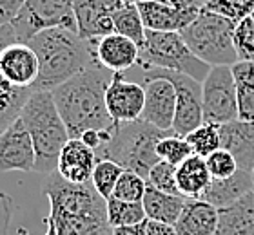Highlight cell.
<instances>
[{
  "instance_id": "obj_21",
  "label": "cell",
  "mask_w": 254,
  "mask_h": 235,
  "mask_svg": "<svg viewBox=\"0 0 254 235\" xmlns=\"http://www.w3.org/2000/svg\"><path fill=\"white\" fill-rule=\"evenodd\" d=\"M214 235H254V188L233 204L218 208Z\"/></svg>"
},
{
  "instance_id": "obj_40",
  "label": "cell",
  "mask_w": 254,
  "mask_h": 235,
  "mask_svg": "<svg viewBox=\"0 0 254 235\" xmlns=\"http://www.w3.org/2000/svg\"><path fill=\"white\" fill-rule=\"evenodd\" d=\"M13 42H18L15 27L11 26V22H0V51Z\"/></svg>"
},
{
  "instance_id": "obj_15",
  "label": "cell",
  "mask_w": 254,
  "mask_h": 235,
  "mask_svg": "<svg viewBox=\"0 0 254 235\" xmlns=\"http://www.w3.org/2000/svg\"><path fill=\"white\" fill-rule=\"evenodd\" d=\"M40 63L27 42H13L0 51V73L15 87L31 89L38 78Z\"/></svg>"
},
{
  "instance_id": "obj_43",
  "label": "cell",
  "mask_w": 254,
  "mask_h": 235,
  "mask_svg": "<svg viewBox=\"0 0 254 235\" xmlns=\"http://www.w3.org/2000/svg\"><path fill=\"white\" fill-rule=\"evenodd\" d=\"M158 2H162V4H165V5H171V7H176V9H184V11H194L201 7L196 0H158Z\"/></svg>"
},
{
  "instance_id": "obj_29",
  "label": "cell",
  "mask_w": 254,
  "mask_h": 235,
  "mask_svg": "<svg viewBox=\"0 0 254 235\" xmlns=\"http://www.w3.org/2000/svg\"><path fill=\"white\" fill-rule=\"evenodd\" d=\"M107 203V221L111 228L118 226H129L136 225L147 219L145 210H143L142 201H122L117 197L106 199Z\"/></svg>"
},
{
  "instance_id": "obj_31",
  "label": "cell",
  "mask_w": 254,
  "mask_h": 235,
  "mask_svg": "<svg viewBox=\"0 0 254 235\" xmlns=\"http://www.w3.org/2000/svg\"><path fill=\"white\" fill-rule=\"evenodd\" d=\"M187 141H189L192 154L201 157H207L214 150H218L222 146V136H220V125L218 123H209L203 121L200 127H196L194 131L187 134Z\"/></svg>"
},
{
  "instance_id": "obj_14",
  "label": "cell",
  "mask_w": 254,
  "mask_h": 235,
  "mask_svg": "<svg viewBox=\"0 0 254 235\" xmlns=\"http://www.w3.org/2000/svg\"><path fill=\"white\" fill-rule=\"evenodd\" d=\"M120 5V0H74L76 33L84 40H95L115 33L113 15Z\"/></svg>"
},
{
  "instance_id": "obj_10",
  "label": "cell",
  "mask_w": 254,
  "mask_h": 235,
  "mask_svg": "<svg viewBox=\"0 0 254 235\" xmlns=\"http://www.w3.org/2000/svg\"><path fill=\"white\" fill-rule=\"evenodd\" d=\"M145 103L140 120L158 127L160 131H173L176 116V89L167 76L154 69L143 71Z\"/></svg>"
},
{
  "instance_id": "obj_3",
  "label": "cell",
  "mask_w": 254,
  "mask_h": 235,
  "mask_svg": "<svg viewBox=\"0 0 254 235\" xmlns=\"http://www.w3.org/2000/svg\"><path fill=\"white\" fill-rule=\"evenodd\" d=\"M20 120L31 134L37 163L35 172L48 176L57 170L64 145L69 141L67 127L64 123L51 91H31L20 109Z\"/></svg>"
},
{
  "instance_id": "obj_20",
  "label": "cell",
  "mask_w": 254,
  "mask_h": 235,
  "mask_svg": "<svg viewBox=\"0 0 254 235\" xmlns=\"http://www.w3.org/2000/svg\"><path fill=\"white\" fill-rule=\"evenodd\" d=\"M138 9L142 13L145 29H151V31H182L198 16L201 7L194 11H184L162 4L158 0H147V2H140Z\"/></svg>"
},
{
  "instance_id": "obj_16",
  "label": "cell",
  "mask_w": 254,
  "mask_h": 235,
  "mask_svg": "<svg viewBox=\"0 0 254 235\" xmlns=\"http://www.w3.org/2000/svg\"><path fill=\"white\" fill-rule=\"evenodd\" d=\"M93 54L95 62L111 73H126L127 69L138 63L140 47L131 38L111 33L102 38L93 40Z\"/></svg>"
},
{
  "instance_id": "obj_32",
  "label": "cell",
  "mask_w": 254,
  "mask_h": 235,
  "mask_svg": "<svg viewBox=\"0 0 254 235\" xmlns=\"http://www.w3.org/2000/svg\"><path fill=\"white\" fill-rule=\"evenodd\" d=\"M156 154H158L162 161H167L171 165L178 167L180 163H184L192 154V148H190L186 136H180L176 132H169V134H165L164 138L158 140Z\"/></svg>"
},
{
  "instance_id": "obj_46",
  "label": "cell",
  "mask_w": 254,
  "mask_h": 235,
  "mask_svg": "<svg viewBox=\"0 0 254 235\" xmlns=\"http://www.w3.org/2000/svg\"><path fill=\"white\" fill-rule=\"evenodd\" d=\"M196 2H198V4H200V5H205L207 2H209V0H196Z\"/></svg>"
},
{
  "instance_id": "obj_42",
  "label": "cell",
  "mask_w": 254,
  "mask_h": 235,
  "mask_svg": "<svg viewBox=\"0 0 254 235\" xmlns=\"http://www.w3.org/2000/svg\"><path fill=\"white\" fill-rule=\"evenodd\" d=\"M147 235H178L173 225H165L160 221L147 219Z\"/></svg>"
},
{
  "instance_id": "obj_25",
  "label": "cell",
  "mask_w": 254,
  "mask_h": 235,
  "mask_svg": "<svg viewBox=\"0 0 254 235\" xmlns=\"http://www.w3.org/2000/svg\"><path fill=\"white\" fill-rule=\"evenodd\" d=\"M53 217L59 235H113V228L107 219L84 217V215H69L49 210Z\"/></svg>"
},
{
  "instance_id": "obj_41",
  "label": "cell",
  "mask_w": 254,
  "mask_h": 235,
  "mask_svg": "<svg viewBox=\"0 0 254 235\" xmlns=\"http://www.w3.org/2000/svg\"><path fill=\"white\" fill-rule=\"evenodd\" d=\"M113 235H147V219L136 223V225L113 228Z\"/></svg>"
},
{
  "instance_id": "obj_37",
  "label": "cell",
  "mask_w": 254,
  "mask_h": 235,
  "mask_svg": "<svg viewBox=\"0 0 254 235\" xmlns=\"http://www.w3.org/2000/svg\"><path fill=\"white\" fill-rule=\"evenodd\" d=\"M205 163H207V168H209L212 179L231 178V176H234V174L238 172V168H240L236 157H234L227 148H223V146H220L218 150L209 154V156L205 157Z\"/></svg>"
},
{
  "instance_id": "obj_18",
  "label": "cell",
  "mask_w": 254,
  "mask_h": 235,
  "mask_svg": "<svg viewBox=\"0 0 254 235\" xmlns=\"http://www.w3.org/2000/svg\"><path fill=\"white\" fill-rule=\"evenodd\" d=\"M218 228V208L201 197H187L175 223L178 235H214Z\"/></svg>"
},
{
  "instance_id": "obj_9",
  "label": "cell",
  "mask_w": 254,
  "mask_h": 235,
  "mask_svg": "<svg viewBox=\"0 0 254 235\" xmlns=\"http://www.w3.org/2000/svg\"><path fill=\"white\" fill-rule=\"evenodd\" d=\"M201 101L203 121L223 125L238 120L236 82L231 65H212L201 82Z\"/></svg>"
},
{
  "instance_id": "obj_4",
  "label": "cell",
  "mask_w": 254,
  "mask_h": 235,
  "mask_svg": "<svg viewBox=\"0 0 254 235\" xmlns=\"http://www.w3.org/2000/svg\"><path fill=\"white\" fill-rule=\"evenodd\" d=\"M175 131H160L143 120L117 123L113 140L96 152L98 157H109L126 170H134L147 179L149 170L160 161L156 143L160 138Z\"/></svg>"
},
{
  "instance_id": "obj_23",
  "label": "cell",
  "mask_w": 254,
  "mask_h": 235,
  "mask_svg": "<svg viewBox=\"0 0 254 235\" xmlns=\"http://www.w3.org/2000/svg\"><path fill=\"white\" fill-rule=\"evenodd\" d=\"M186 195H176V193L162 192L158 188L147 185L145 195L142 199L143 210L147 219L160 221L165 225H173L178 221L182 214V208L186 204Z\"/></svg>"
},
{
  "instance_id": "obj_45",
  "label": "cell",
  "mask_w": 254,
  "mask_h": 235,
  "mask_svg": "<svg viewBox=\"0 0 254 235\" xmlns=\"http://www.w3.org/2000/svg\"><path fill=\"white\" fill-rule=\"evenodd\" d=\"M122 4H140V2H147V0H120Z\"/></svg>"
},
{
  "instance_id": "obj_7",
  "label": "cell",
  "mask_w": 254,
  "mask_h": 235,
  "mask_svg": "<svg viewBox=\"0 0 254 235\" xmlns=\"http://www.w3.org/2000/svg\"><path fill=\"white\" fill-rule=\"evenodd\" d=\"M42 193L49 201V210L69 215L107 219V203L93 183H71L57 170L46 176Z\"/></svg>"
},
{
  "instance_id": "obj_12",
  "label": "cell",
  "mask_w": 254,
  "mask_h": 235,
  "mask_svg": "<svg viewBox=\"0 0 254 235\" xmlns=\"http://www.w3.org/2000/svg\"><path fill=\"white\" fill-rule=\"evenodd\" d=\"M37 152L20 116L0 132V172H35Z\"/></svg>"
},
{
  "instance_id": "obj_38",
  "label": "cell",
  "mask_w": 254,
  "mask_h": 235,
  "mask_svg": "<svg viewBox=\"0 0 254 235\" xmlns=\"http://www.w3.org/2000/svg\"><path fill=\"white\" fill-rule=\"evenodd\" d=\"M11 214H13V201L7 193L0 192V235H7Z\"/></svg>"
},
{
  "instance_id": "obj_47",
  "label": "cell",
  "mask_w": 254,
  "mask_h": 235,
  "mask_svg": "<svg viewBox=\"0 0 254 235\" xmlns=\"http://www.w3.org/2000/svg\"><path fill=\"white\" fill-rule=\"evenodd\" d=\"M251 174H253V181H254V167H253V172H251Z\"/></svg>"
},
{
  "instance_id": "obj_26",
  "label": "cell",
  "mask_w": 254,
  "mask_h": 235,
  "mask_svg": "<svg viewBox=\"0 0 254 235\" xmlns=\"http://www.w3.org/2000/svg\"><path fill=\"white\" fill-rule=\"evenodd\" d=\"M236 82L238 120L254 121V62L238 60L231 65Z\"/></svg>"
},
{
  "instance_id": "obj_8",
  "label": "cell",
  "mask_w": 254,
  "mask_h": 235,
  "mask_svg": "<svg viewBox=\"0 0 254 235\" xmlns=\"http://www.w3.org/2000/svg\"><path fill=\"white\" fill-rule=\"evenodd\" d=\"M18 42H29L37 33L51 27L76 31L74 0H26L11 20Z\"/></svg>"
},
{
  "instance_id": "obj_34",
  "label": "cell",
  "mask_w": 254,
  "mask_h": 235,
  "mask_svg": "<svg viewBox=\"0 0 254 235\" xmlns=\"http://www.w3.org/2000/svg\"><path fill=\"white\" fill-rule=\"evenodd\" d=\"M233 44L236 56L242 62H254V20L247 16L244 20L236 22L233 33Z\"/></svg>"
},
{
  "instance_id": "obj_39",
  "label": "cell",
  "mask_w": 254,
  "mask_h": 235,
  "mask_svg": "<svg viewBox=\"0 0 254 235\" xmlns=\"http://www.w3.org/2000/svg\"><path fill=\"white\" fill-rule=\"evenodd\" d=\"M26 0H0V22H11Z\"/></svg>"
},
{
  "instance_id": "obj_2",
  "label": "cell",
  "mask_w": 254,
  "mask_h": 235,
  "mask_svg": "<svg viewBox=\"0 0 254 235\" xmlns=\"http://www.w3.org/2000/svg\"><path fill=\"white\" fill-rule=\"evenodd\" d=\"M27 44L37 52L40 63L38 78L31 91H53L85 67L96 63L93 54V40H84L73 29H44Z\"/></svg>"
},
{
  "instance_id": "obj_6",
  "label": "cell",
  "mask_w": 254,
  "mask_h": 235,
  "mask_svg": "<svg viewBox=\"0 0 254 235\" xmlns=\"http://www.w3.org/2000/svg\"><path fill=\"white\" fill-rule=\"evenodd\" d=\"M236 22L201 7L198 16L182 29V37L196 56L209 65H233L238 62L233 44Z\"/></svg>"
},
{
  "instance_id": "obj_11",
  "label": "cell",
  "mask_w": 254,
  "mask_h": 235,
  "mask_svg": "<svg viewBox=\"0 0 254 235\" xmlns=\"http://www.w3.org/2000/svg\"><path fill=\"white\" fill-rule=\"evenodd\" d=\"M173 82L176 89V116L173 131L180 136H187L196 127L203 123V101H201V82L184 73L154 69Z\"/></svg>"
},
{
  "instance_id": "obj_24",
  "label": "cell",
  "mask_w": 254,
  "mask_h": 235,
  "mask_svg": "<svg viewBox=\"0 0 254 235\" xmlns=\"http://www.w3.org/2000/svg\"><path fill=\"white\" fill-rule=\"evenodd\" d=\"M211 179L205 157L196 154H190L186 161L176 167V183L186 197H201Z\"/></svg>"
},
{
  "instance_id": "obj_48",
  "label": "cell",
  "mask_w": 254,
  "mask_h": 235,
  "mask_svg": "<svg viewBox=\"0 0 254 235\" xmlns=\"http://www.w3.org/2000/svg\"><path fill=\"white\" fill-rule=\"evenodd\" d=\"M251 16H253V20H254V11H253V15H251Z\"/></svg>"
},
{
  "instance_id": "obj_35",
  "label": "cell",
  "mask_w": 254,
  "mask_h": 235,
  "mask_svg": "<svg viewBox=\"0 0 254 235\" xmlns=\"http://www.w3.org/2000/svg\"><path fill=\"white\" fill-rule=\"evenodd\" d=\"M205 9L218 13L225 16L229 20L240 22L253 15L254 11V0H209L205 5H201Z\"/></svg>"
},
{
  "instance_id": "obj_17",
  "label": "cell",
  "mask_w": 254,
  "mask_h": 235,
  "mask_svg": "<svg viewBox=\"0 0 254 235\" xmlns=\"http://www.w3.org/2000/svg\"><path fill=\"white\" fill-rule=\"evenodd\" d=\"M98 154L80 138H69L59 157L57 172L71 183H91Z\"/></svg>"
},
{
  "instance_id": "obj_27",
  "label": "cell",
  "mask_w": 254,
  "mask_h": 235,
  "mask_svg": "<svg viewBox=\"0 0 254 235\" xmlns=\"http://www.w3.org/2000/svg\"><path fill=\"white\" fill-rule=\"evenodd\" d=\"M115 33L131 38L138 47L145 40V24L136 4H122L113 15Z\"/></svg>"
},
{
  "instance_id": "obj_28",
  "label": "cell",
  "mask_w": 254,
  "mask_h": 235,
  "mask_svg": "<svg viewBox=\"0 0 254 235\" xmlns=\"http://www.w3.org/2000/svg\"><path fill=\"white\" fill-rule=\"evenodd\" d=\"M31 89H20L11 85L0 73V132L9 125L11 121L18 118L22 105L29 98Z\"/></svg>"
},
{
  "instance_id": "obj_13",
  "label": "cell",
  "mask_w": 254,
  "mask_h": 235,
  "mask_svg": "<svg viewBox=\"0 0 254 235\" xmlns=\"http://www.w3.org/2000/svg\"><path fill=\"white\" fill-rule=\"evenodd\" d=\"M145 103V87L126 80L122 73H113L106 91V105L115 123L140 120Z\"/></svg>"
},
{
  "instance_id": "obj_1",
  "label": "cell",
  "mask_w": 254,
  "mask_h": 235,
  "mask_svg": "<svg viewBox=\"0 0 254 235\" xmlns=\"http://www.w3.org/2000/svg\"><path fill=\"white\" fill-rule=\"evenodd\" d=\"M111 78L109 69L93 63L51 91L69 138H80L85 131H115L117 123L106 105Z\"/></svg>"
},
{
  "instance_id": "obj_44",
  "label": "cell",
  "mask_w": 254,
  "mask_h": 235,
  "mask_svg": "<svg viewBox=\"0 0 254 235\" xmlns=\"http://www.w3.org/2000/svg\"><path fill=\"white\" fill-rule=\"evenodd\" d=\"M44 225L48 226V230H46V234L44 235H59L57 234V226H55V221H53L51 215H48V217L44 219ZM18 235H31V234H29L26 228H20V230H18Z\"/></svg>"
},
{
  "instance_id": "obj_33",
  "label": "cell",
  "mask_w": 254,
  "mask_h": 235,
  "mask_svg": "<svg viewBox=\"0 0 254 235\" xmlns=\"http://www.w3.org/2000/svg\"><path fill=\"white\" fill-rule=\"evenodd\" d=\"M147 190V179L134 170H124L118 178L113 197L122 201H142Z\"/></svg>"
},
{
  "instance_id": "obj_36",
  "label": "cell",
  "mask_w": 254,
  "mask_h": 235,
  "mask_svg": "<svg viewBox=\"0 0 254 235\" xmlns=\"http://www.w3.org/2000/svg\"><path fill=\"white\" fill-rule=\"evenodd\" d=\"M147 185L158 188L162 192L184 195V193L180 192V188H178V183H176V167L167 161H162V159L149 170Z\"/></svg>"
},
{
  "instance_id": "obj_5",
  "label": "cell",
  "mask_w": 254,
  "mask_h": 235,
  "mask_svg": "<svg viewBox=\"0 0 254 235\" xmlns=\"http://www.w3.org/2000/svg\"><path fill=\"white\" fill-rule=\"evenodd\" d=\"M145 69H167L189 74L203 82L212 65L205 63L190 51L180 31H151L145 29V40L140 46L138 63Z\"/></svg>"
},
{
  "instance_id": "obj_30",
  "label": "cell",
  "mask_w": 254,
  "mask_h": 235,
  "mask_svg": "<svg viewBox=\"0 0 254 235\" xmlns=\"http://www.w3.org/2000/svg\"><path fill=\"white\" fill-rule=\"evenodd\" d=\"M126 168L122 165H118L117 161H113L109 157H98V161L95 165L93 176H91V183L96 188V192L100 193L104 199H109L115 192L118 178L122 176Z\"/></svg>"
},
{
  "instance_id": "obj_19",
  "label": "cell",
  "mask_w": 254,
  "mask_h": 235,
  "mask_svg": "<svg viewBox=\"0 0 254 235\" xmlns=\"http://www.w3.org/2000/svg\"><path fill=\"white\" fill-rule=\"evenodd\" d=\"M222 146L238 161L242 170L253 172L254 167V121L234 120L220 125Z\"/></svg>"
},
{
  "instance_id": "obj_22",
  "label": "cell",
  "mask_w": 254,
  "mask_h": 235,
  "mask_svg": "<svg viewBox=\"0 0 254 235\" xmlns=\"http://www.w3.org/2000/svg\"><path fill=\"white\" fill-rule=\"evenodd\" d=\"M253 188V174L238 168V172L231 178L211 179L205 192L201 193V199L212 203L216 208H222V206H227V204H233L234 201H238L242 195H245Z\"/></svg>"
}]
</instances>
